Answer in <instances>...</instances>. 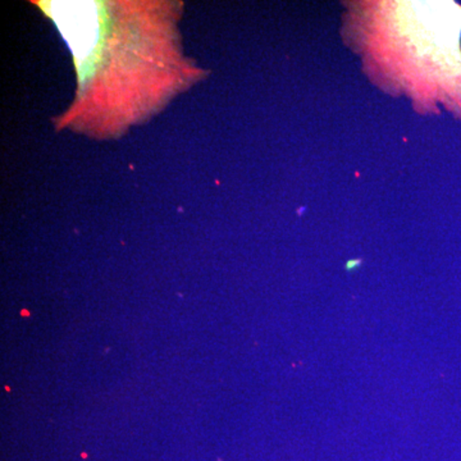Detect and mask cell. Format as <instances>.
Segmentation results:
<instances>
[{
    "instance_id": "6da1fadb",
    "label": "cell",
    "mask_w": 461,
    "mask_h": 461,
    "mask_svg": "<svg viewBox=\"0 0 461 461\" xmlns=\"http://www.w3.org/2000/svg\"><path fill=\"white\" fill-rule=\"evenodd\" d=\"M384 7L378 30L379 47L387 48L388 56L397 57L406 75L415 80L457 93L461 87V23L451 27H432L436 3H395Z\"/></svg>"
}]
</instances>
